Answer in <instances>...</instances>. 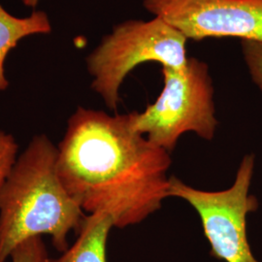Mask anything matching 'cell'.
Masks as SVG:
<instances>
[{
  "label": "cell",
  "instance_id": "cell-8",
  "mask_svg": "<svg viewBox=\"0 0 262 262\" xmlns=\"http://www.w3.org/2000/svg\"><path fill=\"white\" fill-rule=\"evenodd\" d=\"M51 32L52 25L46 12L36 10L28 17H16L0 3V92L9 86L5 75V61L10 52L26 37Z\"/></svg>",
  "mask_w": 262,
  "mask_h": 262
},
{
  "label": "cell",
  "instance_id": "cell-11",
  "mask_svg": "<svg viewBox=\"0 0 262 262\" xmlns=\"http://www.w3.org/2000/svg\"><path fill=\"white\" fill-rule=\"evenodd\" d=\"M241 45L249 72L262 94V42L241 40Z\"/></svg>",
  "mask_w": 262,
  "mask_h": 262
},
{
  "label": "cell",
  "instance_id": "cell-6",
  "mask_svg": "<svg viewBox=\"0 0 262 262\" xmlns=\"http://www.w3.org/2000/svg\"><path fill=\"white\" fill-rule=\"evenodd\" d=\"M143 5L187 40L232 37L262 42V0H144Z\"/></svg>",
  "mask_w": 262,
  "mask_h": 262
},
{
  "label": "cell",
  "instance_id": "cell-4",
  "mask_svg": "<svg viewBox=\"0 0 262 262\" xmlns=\"http://www.w3.org/2000/svg\"><path fill=\"white\" fill-rule=\"evenodd\" d=\"M163 89L157 100L142 113L134 112V126L155 145L174 150L186 132L213 139L215 117L214 86L206 62L188 57L184 67L161 69Z\"/></svg>",
  "mask_w": 262,
  "mask_h": 262
},
{
  "label": "cell",
  "instance_id": "cell-1",
  "mask_svg": "<svg viewBox=\"0 0 262 262\" xmlns=\"http://www.w3.org/2000/svg\"><path fill=\"white\" fill-rule=\"evenodd\" d=\"M167 150L134 126V112L111 116L78 107L57 147L58 176L90 214L112 216L114 226L139 224L169 196Z\"/></svg>",
  "mask_w": 262,
  "mask_h": 262
},
{
  "label": "cell",
  "instance_id": "cell-5",
  "mask_svg": "<svg viewBox=\"0 0 262 262\" xmlns=\"http://www.w3.org/2000/svg\"><path fill=\"white\" fill-rule=\"evenodd\" d=\"M254 157L244 158L231 187L206 191L189 187L176 177L169 179V196L186 200L199 215L210 254L225 262H260L252 252L247 236V216L258 202L250 193Z\"/></svg>",
  "mask_w": 262,
  "mask_h": 262
},
{
  "label": "cell",
  "instance_id": "cell-10",
  "mask_svg": "<svg viewBox=\"0 0 262 262\" xmlns=\"http://www.w3.org/2000/svg\"><path fill=\"white\" fill-rule=\"evenodd\" d=\"M19 146L14 136L0 130V190L17 161Z\"/></svg>",
  "mask_w": 262,
  "mask_h": 262
},
{
  "label": "cell",
  "instance_id": "cell-2",
  "mask_svg": "<svg viewBox=\"0 0 262 262\" xmlns=\"http://www.w3.org/2000/svg\"><path fill=\"white\" fill-rule=\"evenodd\" d=\"M84 217L58 176L57 147L47 135H35L0 190V262L19 244L42 235L66 252L67 236L80 231Z\"/></svg>",
  "mask_w": 262,
  "mask_h": 262
},
{
  "label": "cell",
  "instance_id": "cell-9",
  "mask_svg": "<svg viewBox=\"0 0 262 262\" xmlns=\"http://www.w3.org/2000/svg\"><path fill=\"white\" fill-rule=\"evenodd\" d=\"M12 262H47V249L41 236L32 237L19 244L10 256Z\"/></svg>",
  "mask_w": 262,
  "mask_h": 262
},
{
  "label": "cell",
  "instance_id": "cell-12",
  "mask_svg": "<svg viewBox=\"0 0 262 262\" xmlns=\"http://www.w3.org/2000/svg\"><path fill=\"white\" fill-rule=\"evenodd\" d=\"M27 7H29V8H36L38 5H39V3L42 1V0H20Z\"/></svg>",
  "mask_w": 262,
  "mask_h": 262
},
{
  "label": "cell",
  "instance_id": "cell-7",
  "mask_svg": "<svg viewBox=\"0 0 262 262\" xmlns=\"http://www.w3.org/2000/svg\"><path fill=\"white\" fill-rule=\"evenodd\" d=\"M114 227L112 216L105 213L85 215L78 238L70 248L47 262H107L106 245Z\"/></svg>",
  "mask_w": 262,
  "mask_h": 262
},
{
  "label": "cell",
  "instance_id": "cell-3",
  "mask_svg": "<svg viewBox=\"0 0 262 262\" xmlns=\"http://www.w3.org/2000/svg\"><path fill=\"white\" fill-rule=\"evenodd\" d=\"M187 38L164 19H129L116 25L86 57L92 89L116 111L126 76L140 64L158 62L181 68L187 63Z\"/></svg>",
  "mask_w": 262,
  "mask_h": 262
}]
</instances>
